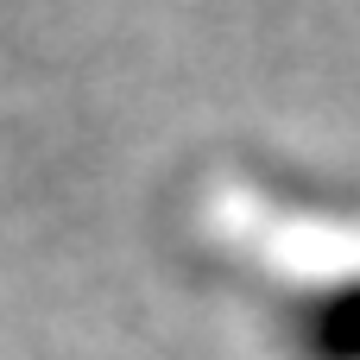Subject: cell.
Returning a JSON list of instances; mask_svg holds the SVG:
<instances>
[{"instance_id": "1", "label": "cell", "mask_w": 360, "mask_h": 360, "mask_svg": "<svg viewBox=\"0 0 360 360\" xmlns=\"http://www.w3.org/2000/svg\"><path fill=\"white\" fill-rule=\"evenodd\" d=\"M278 335L297 360H360V272H335L278 297Z\"/></svg>"}]
</instances>
